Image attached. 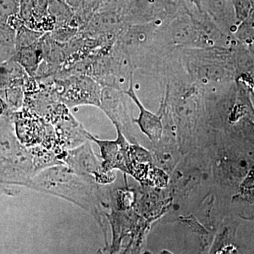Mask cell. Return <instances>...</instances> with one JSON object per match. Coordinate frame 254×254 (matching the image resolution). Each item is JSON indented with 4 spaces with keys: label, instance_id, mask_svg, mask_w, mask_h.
<instances>
[{
    "label": "cell",
    "instance_id": "6da1fadb",
    "mask_svg": "<svg viewBox=\"0 0 254 254\" xmlns=\"http://www.w3.org/2000/svg\"><path fill=\"white\" fill-rule=\"evenodd\" d=\"M64 165L42 170L32 179L30 187L70 200L99 219L97 182L92 177Z\"/></svg>",
    "mask_w": 254,
    "mask_h": 254
},
{
    "label": "cell",
    "instance_id": "7a4b0ae2",
    "mask_svg": "<svg viewBox=\"0 0 254 254\" xmlns=\"http://www.w3.org/2000/svg\"><path fill=\"white\" fill-rule=\"evenodd\" d=\"M115 127L118 136L114 141L99 139L89 132L88 139L99 147L103 158L102 168L105 173L120 170L141 182L148 169L149 153L139 145L128 143L121 129Z\"/></svg>",
    "mask_w": 254,
    "mask_h": 254
},
{
    "label": "cell",
    "instance_id": "3957f363",
    "mask_svg": "<svg viewBox=\"0 0 254 254\" xmlns=\"http://www.w3.org/2000/svg\"><path fill=\"white\" fill-rule=\"evenodd\" d=\"M19 1L0 0V64L14 56L16 32L24 25L19 15Z\"/></svg>",
    "mask_w": 254,
    "mask_h": 254
},
{
    "label": "cell",
    "instance_id": "277c9868",
    "mask_svg": "<svg viewBox=\"0 0 254 254\" xmlns=\"http://www.w3.org/2000/svg\"><path fill=\"white\" fill-rule=\"evenodd\" d=\"M102 90L94 80L86 76L73 78L65 88L62 100L68 108L90 105L100 108Z\"/></svg>",
    "mask_w": 254,
    "mask_h": 254
},
{
    "label": "cell",
    "instance_id": "5b68a950",
    "mask_svg": "<svg viewBox=\"0 0 254 254\" xmlns=\"http://www.w3.org/2000/svg\"><path fill=\"white\" fill-rule=\"evenodd\" d=\"M123 93L127 95L128 98H131L132 101L136 105L139 110V115L138 118L133 120V122L138 125L141 131L149 138L150 141L153 142L160 141L163 135V129L161 118L147 110L144 105L142 104L135 91L132 75L130 76L128 88L125 91H123Z\"/></svg>",
    "mask_w": 254,
    "mask_h": 254
},
{
    "label": "cell",
    "instance_id": "8992f818",
    "mask_svg": "<svg viewBox=\"0 0 254 254\" xmlns=\"http://www.w3.org/2000/svg\"><path fill=\"white\" fill-rule=\"evenodd\" d=\"M30 76L19 64L13 60L0 64V91L24 88Z\"/></svg>",
    "mask_w": 254,
    "mask_h": 254
},
{
    "label": "cell",
    "instance_id": "52a82bcc",
    "mask_svg": "<svg viewBox=\"0 0 254 254\" xmlns=\"http://www.w3.org/2000/svg\"><path fill=\"white\" fill-rule=\"evenodd\" d=\"M230 1L231 0H195L198 7L208 13L214 21L222 25L230 24L232 20L236 19Z\"/></svg>",
    "mask_w": 254,
    "mask_h": 254
},
{
    "label": "cell",
    "instance_id": "ba28073f",
    "mask_svg": "<svg viewBox=\"0 0 254 254\" xmlns=\"http://www.w3.org/2000/svg\"><path fill=\"white\" fill-rule=\"evenodd\" d=\"M235 17L239 22H243L254 11L251 0H231Z\"/></svg>",
    "mask_w": 254,
    "mask_h": 254
},
{
    "label": "cell",
    "instance_id": "9c48e42d",
    "mask_svg": "<svg viewBox=\"0 0 254 254\" xmlns=\"http://www.w3.org/2000/svg\"><path fill=\"white\" fill-rule=\"evenodd\" d=\"M66 6L72 10H79L84 8L86 0H62Z\"/></svg>",
    "mask_w": 254,
    "mask_h": 254
},
{
    "label": "cell",
    "instance_id": "30bf717a",
    "mask_svg": "<svg viewBox=\"0 0 254 254\" xmlns=\"http://www.w3.org/2000/svg\"><path fill=\"white\" fill-rule=\"evenodd\" d=\"M221 254H240L237 253L236 250L233 247H227L225 250L222 251Z\"/></svg>",
    "mask_w": 254,
    "mask_h": 254
},
{
    "label": "cell",
    "instance_id": "8fae6325",
    "mask_svg": "<svg viewBox=\"0 0 254 254\" xmlns=\"http://www.w3.org/2000/svg\"><path fill=\"white\" fill-rule=\"evenodd\" d=\"M252 1V5H253V8L254 9V0H251Z\"/></svg>",
    "mask_w": 254,
    "mask_h": 254
}]
</instances>
